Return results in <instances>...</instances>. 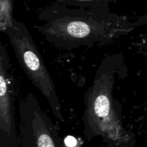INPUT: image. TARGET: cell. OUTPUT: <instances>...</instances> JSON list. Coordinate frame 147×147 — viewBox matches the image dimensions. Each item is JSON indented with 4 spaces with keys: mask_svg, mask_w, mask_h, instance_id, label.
<instances>
[{
    "mask_svg": "<svg viewBox=\"0 0 147 147\" xmlns=\"http://www.w3.org/2000/svg\"><path fill=\"white\" fill-rule=\"evenodd\" d=\"M19 115V147L65 146L56 126L32 93L20 101Z\"/></svg>",
    "mask_w": 147,
    "mask_h": 147,
    "instance_id": "4",
    "label": "cell"
},
{
    "mask_svg": "<svg viewBox=\"0 0 147 147\" xmlns=\"http://www.w3.org/2000/svg\"><path fill=\"white\" fill-rule=\"evenodd\" d=\"M3 43L0 45V147H17L19 135L14 116V78Z\"/></svg>",
    "mask_w": 147,
    "mask_h": 147,
    "instance_id": "5",
    "label": "cell"
},
{
    "mask_svg": "<svg viewBox=\"0 0 147 147\" xmlns=\"http://www.w3.org/2000/svg\"><path fill=\"white\" fill-rule=\"evenodd\" d=\"M65 144L67 145L69 147H73L76 145V141L74 138L69 137L65 139Z\"/></svg>",
    "mask_w": 147,
    "mask_h": 147,
    "instance_id": "9",
    "label": "cell"
},
{
    "mask_svg": "<svg viewBox=\"0 0 147 147\" xmlns=\"http://www.w3.org/2000/svg\"><path fill=\"white\" fill-rule=\"evenodd\" d=\"M142 1H147V0H142Z\"/></svg>",
    "mask_w": 147,
    "mask_h": 147,
    "instance_id": "11",
    "label": "cell"
},
{
    "mask_svg": "<svg viewBox=\"0 0 147 147\" xmlns=\"http://www.w3.org/2000/svg\"><path fill=\"white\" fill-rule=\"evenodd\" d=\"M144 55L146 58V68H147V40L144 42Z\"/></svg>",
    "mask_w": 147,
    "mask_h": 147,
    "instance_id": "10",
    "label": "cell"
},
{
    "mask_svg": "<svg viewBox=\"0 0 147 147\" xmlns=\"http://www.w3.org/2000/svg\"><path fill=\"white\" fill-rule=\"evenodd\" d=\"M14 0H0V30L4 32L13 23Z\"/></svg>",
    "mask_w": 147,
    "mask_h": 147,
    "instance_id": "6",
    "label": "cell"
},
{
    "mask_svg": "<svg viewBox=\"0 0 147 147\" xmlns=\"http://www.w3.org/2000/svg\"><path fill=\"white\" fill-rule=\"evenodd\" d=\"M124 59L121 53L108 55L96 73L91 86L84 96L85 111L82 121L88 140L101 136L108 142L124 137L121 106L113 98L117 79L122 73Z\"/></svg>",
    "mask_w": 147,
    "mask_h": 147,
    "instance_id": "2",
    "label": "cell"
},
{
    "mask_svg": "<svg viewBox=\"0 0 147 147\" xmlns=\"http://www.w3.org/2000/svg\"><path fill=\"white\" fill-rule=\"evenodd\" d=\"M3 33L8 37L19 64L29 80L45 98L56 119L63 121L61 105L53 78L25 24L14 19Z\"/></svg>",
    "mask_w": 147,
    "mask_h": 147,
    "instance_id": "3",
    "label": "cell"
},
{
    "mask_svg": "<svg viewBox=\"0 0 147 147\" xmlns=\"http://www.w3.org/2000/svg\"><path fill=\"white\" fill-rule=\"evenodd\" d=\"M133 25L134 27H140V26L147 25V14L139 17L134 22H133Z\"/></svg>",
    "mask_w": 147,
    "mask_h": 147,
    "instance_id": "8",
    "label": "cell"
},
{
    "mask_svg": "<svg viewBox=\"0 0 147 147\" xmlns=\"http://www.w3.org/2000/svg\"><path fill=\"white\" fill-rule=\"evenodd\" d=\"M42 24L34 28L46 41L60 50L109 45L135 27L133 22L112 12L109 4L69 7L55 2L40 9Z\"/></svg>",
    "mask_w": 147,
    "mask_h": 147,
    "instance_id": "1",
    "label": "cell"
},
{
    "mask_svg": "<svg viewBox=\"0 0 147 147\" xmlns=\"http://www.w3.org/2000/svg\"><path fill=\"white\" fill-rule=\"evenodd\" d=\"M52 1L69 7H90L98 5H106V4L109 5L111 3L113 2L116 0H52Z\"/></svg>",
    "mask_w": 147,
    "mask_h": 147,
    "instance_id": "7",
    "label": "cell"
}]
</instances>
